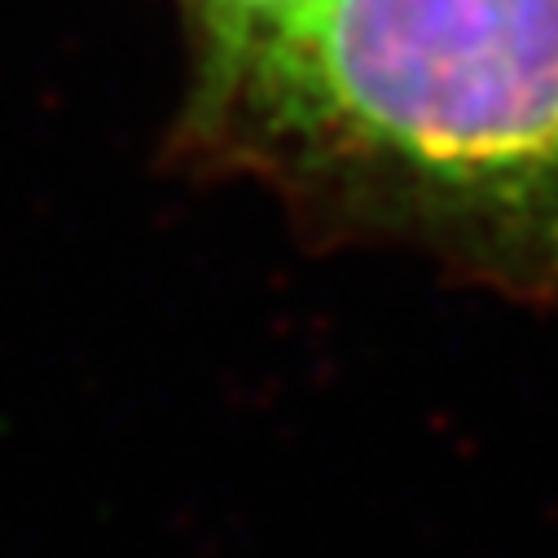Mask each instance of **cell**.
Wrapping results in <instances>:
<instances>
[{"label": "cell", "instance_id": "cell-1", "mask_svg": "<svg viewBox=\"0 0 558 558\" xmlns=\"http://www.w3.org/2000/svg\"><path fill=\"white\" fill-rule=\"evenodd\" d=\"M185 142L558 308V0H308Z\"/></svg>", "mask_w": 558, "mask_h": 558}, {"label": "cell", "instance_id": "cell-2", "mask_svg": "<svg viewBox=\"0 0 558 558\" xmlns=\"http://www.w3.org/2000/svg\"><path fill=\"white\" fill-rule=\"evenodd\" d=\"M181 5L194 32V84L185 101L190 114L211 106L246 66V58L308 0H181Z\"/></svg>", "mask_w": 558, "mask_h": 558}]
</instances>
